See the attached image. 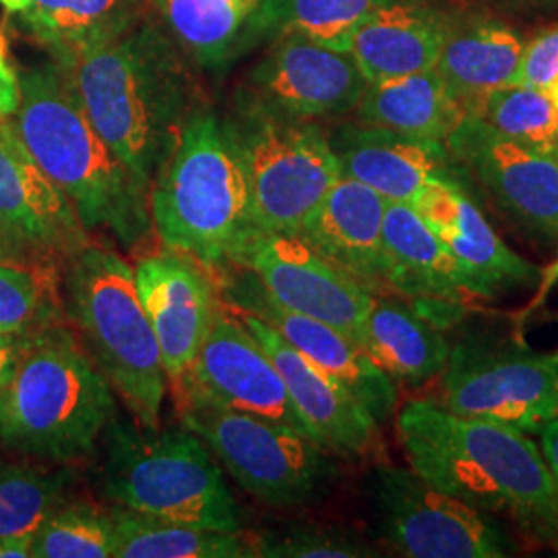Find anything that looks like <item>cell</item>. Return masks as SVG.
I'll use <instances>...</instances> for the list:
<instances>
[{"instance_id":"24","label":"cell","mask_w":558,"mask_h":558,"mask_svg":"<svg viewBox=\"0 0 558 558\" xmlns=\"http://www.w3.org/2000/svg\"><path fill=\"white\" fill-rule=\"evenodd\" d=\"M383 242L391 294L456 304L474 300L456 260L412 205L387 201Z\"/></svg>"},{"instance_id":"23","label":"cell","mask_w":558,"mask_h":558,"mask_svg":"<svg viewBox=\"0 0 558 558\" xmlns=\"http://www.w3.org/2000/svg\"><path fill=\"white\" fill-rule=\"evenodd\" d=\"M449 21L416 0H383L352 32L345 52L368 83L435 69Z\"/></svg>"},{"instance_id":"45","label":"cell","mask_w":558,"mask_h":558,"mask_svg":"<svg viewBox=\"0 0 558 558\" xmlns=\"http://www.w3.org/2000/svg\"><path fill=\"white\" fill-rule=\"evenodd\" d=\"M240 2H242L246 9H251V7H253V2H257V0H240Z\"/></svg>"},{"instance_id":"6","label":"cell","mask_w":558,"mask_h":558,"mask_svg":"<svg viewBox=\"0 0 558 558\" xmlns=\"http://www.w3.org/2000/svg\"><path fill=\"white\" fill-rule=\"evenodd\" d=\"M149 216L163 248L220 271L251 223L248 189L223 120L205 104L184 122L149 186Z\"/></svg>"},{"instance_id":"28","label":"cell","mask_w":558,"mask_h":558,"mask_svg":"<svg viewBox=\"0 0 558 558\" xmlns=\"http://www.w3.org/2000/svg\"><path fill=\"white\" fill-rule=\"evenodd\" d=\"M523 46L518 32L497 20L449 23L435 69L470 112L490 92L513 85Z\"/></svg>"},{"instance_id":"13","label":"cell","mask_w":558,"mask_h":558,"mask_svg":"<svg viewBox=\"0 0 558 558\" xmlns=\"http://www.w3.org/2000/svg\"><path fill=\"white\" fill-rule=\"evenodd\" d=\"M177 401H195L276 420L308 437L278 366L239 315L223 304L186 375L174 383Z\"/></svg>"},{"instance_id":"40","label":"cell","mask_w":558,"mask_h":558,"mask_svg":"<svg viewBox=\"0 0 558 558\" xmlns=\"http://www.w3.org/2000/svg\"><path fill=\"white\" fill-rule=\"evenodd\" d=\"M539 451L546 459V465L550 470V476L555 480V488L558 493V416L548 420L542 428H539Z\"/></svg>"},{"instance_id":"18","label":"cell","mask_w":558,"mask_h":558,"mask_svg":"<svg viewBox=\"0 0 558 558\" xmlns=\"http://www.w3.org/2000/svg\"><path fill=\"white\" fill-rule=\"evenodd\" d=\"M143 308L160 345L168 383H179L214 325L221 306L218 283L199 260L174 251L145 255L135 263Z\"/></svg>"},{"instance_id":"10","label":"cell","mask_w":558,"mask_h":558,"mask_svg":"<svg viewBox=\"0 0 558 558\" xmlns=\"http://www.w3.org/2000/svg\"><path fill=\"white\" fill-rule=\"evenodd\" d=\"M439 403L463 418L499 422L538 435L558 416V350H534L519 333H465L451 343L440 373Z\"/></svg>"},{"instance_id":"3","label":"cell","mask_w":558,"mask_h":558,"mask_svg":"<svg viewBox=\"0 0 558 558\" xmlns=\"http://www.w3.org/2000/svg\"><path fill=\"white\" fill-rule=\"evenodd\" d=\"M13 126L21 141L75 207L85 232L110 234L135 248L154 232L149 193L87 119L75 92L50 60L20 73Z\"/></svg>"},{"instance_id":"7","label":"cell","mask_w":558,"mask_h":558,"mask_svg":"<svg viewBox=\"0 0 558 558\" xmlns=\"http://www.w3.org/2000/svg\"><path fill=\"white\" fill-rule=\"evenodd\" d=\"M104 499L149 518L242 532L240 507L214 453L191 430L117 416L101 437Z\"/></svg>"},{"instance_id":"15","label":"cell","mask_w":558,"mask_h":558,"mask_svg":"<svg viewBox=\"0 0 558 558\" xmlns=\"http://www.w3.org/2000/svg\"><path fill=\"white\" fill-rule=\"evenodd\" d=\"M445 145L507 218L538 239L557 236L558 166L553 156L507 140L474 117H465Z\"/></svg>"},{"instance_id":"36","label":"cell","mask_w":558,"mask_h":558,"mask_svg":"<svg viewBox=\"0 0 558 558\" xmlns=\"http://www.w3.org/2000/svg\"><path fill=\"white\" fill-rule=\"evenodd\" d=\"M253 544L255 557L263 558H371L379 550L356 532L339 525L299 523L269 530Z\"/></svg>"},{"instance_id":"20","label":"cell","mask_w":558,"mask_h":558,"mask_svg":"<svg viewBox=\"0 0 558 558\" xmlns=\"http://www.w3.org/2000/svg\"><path fill=\"white\" fill-rule=\"evenodd\" d=\"M0 221L59 265L89 242L75 207L34 160L11 119L0 120Z\"/></svg>"},{"instance_id":"2","label":"cell","mask_w":558,"mask_h":558,"mask_svg":"<svg viewBox=\"0 0 558 558\" xmlns=\"http://www.w3.org/2000/svg\"><path fill=\"white\" fill-rule=\"evenodd\" d=\"M57 66L101 140L149 193L184 122L203 104L186 57L147 21Z\"/></svg>"},{"instance_id":"33","label":"cell","mask_w":558,"mask_h":558,"mask_svg":"<svg viewBox=\"0 0 558 558\" xmlns=\"http://www.w3.org/2000/svg\"><path fill=\"white\" fill-rule=\"evenodd\" d=\"M75 482L71 465L38 468L0 461V538L34 536L46 519L71 500Z\"/></svg>"},{"instance_id":"4","label":"cell","mask_w":558,"mask_h":558,"mask_svg":"<svg viewBox=\"0 0 558 558\" xmlns=\"http://www.w3.org/2000/svg\"><path fill=\"white\" fill-rule=\"evenodd\" d=\"M114 389L71 325L21 341L0 393V447L20 458L71 465L89 458L119 416Z\"/></svg>"},{"instance_id":"25","label":"cell","mask_w":558,"mask_h":558,"mask_svg":"<svg viewBox=\"0 0 558 558\" xmlns=\"http://www.w3.org/2000/svg\"><path fill=\"white\" fill-rule=\"evenodd\" d=\"M360 343L391 379L408 387L439 379L451 352L445 331L398 294L373 296Z\"/></svg>"},{"instance_id":"37","label":"cell","mask_w":558,"mask_h":558,"mask_svg":"<svg viewBox=\"0 0 558 558\" xmlns=\"http://www.w3.org/2000/svg\"><path fill=\"white\" fill-rule=\"evenodd\" d=\"M513 85L538 89L558 106V23L523 46Z\"/></svg>"},{"instance_id":"34","label":"cell","mask_w":558,"mask_h":558,"mask_svg":"<svg viewBox=\"0 0 558 558\" xmlns=\"http://www.w3.org/2000/svg\"><path fill=\"white\" fill-rule=\"evenodd\" d=\"M507 140L553 156L558 145V106L546 94L523 85L490 92L468 112Z\"/></svg>"},{"instance_id":"35","label":"cell","mask_w":558,"mask_h":558,"mask_svg":"<svg viewBox=\"0 0 558 558\" xmlns=\"http://www.w3.org/2000/svg\"><path fill=\"white\" fill-rule=\"evenodd\" d=\"M117 557V527L110 509L69 500L40 525L32 558Z\"/></svg>"},{"instance_id":"29","label":"cell","mask_w":558,"mask_h":558,"mask_svg":"<svg viewBox=\"0 0 558 558\" xmlns=\"http://www.w3.org/2000/svg\"><path fill=\"white\" fill-rule=\"evenodd\" d=\"M383 0H257L242 27V52L259 41L302 34L345 50L352 32Z\"/></svg>"},{"instance_id":"22","label":"cell","mask_w":558,"mask_h":558,"mask_svg":"<svg viewBox=\"0 0 558 558\" xmlns=\"http://www.w3.org/2000/svg\"><path fill=\"white\" fill-rule=\"evenodd\" d=\"M385 207L387 199L379 193L339 177L296 234L371 294H391L383 242Z\"/></svg>"},{"instance_id":"39","label":"cell","mask_w":558,"mask_h":558,"mask_svg":"<svg viewBox=\"0 0 558 558\" xmlns=\"http://www.w3.org/2000/svg\"><path fill=\"white\" fill-rule=\"evenodd\" d=\"M0 259L50 260L36 253L25 240L17 236L9 226L0 221ZM54 263V260H52Z\"/></svg>"},{"instance_id":"47","label":"cell","mask_w":558,"mask_h":558,"mask_svg":"<svg viewBox=\"0 0 558 558\" xmlns=\"http://www.w3.org/2000/svg\"><path fill=\"white\" fill-rule=\"evenodd\" d=\"M236 2H240V0H236ZM240 4H242V2H240ZM242 7H244V4H242Z\"/></svg>"},{"instance_id":"42","label":"cell","mask_w":558,"mask_h":558,"mask_svg":"<svg viewBox=\"0 0 558 558\" xmlns=\"http://www.w3.org/2000/svg\"><path fill=\"white\" fill-rule=\"evenodd\" d=\"M21 341H23V338L0 336V393H2L7 380L15 368V362L20 356Z\"/></svg>"},{"instance_id":"5","label":"cell","mask_w":558,"mask_h":558,"mask_svg":"<svg viewBox=\"0 0 558 558\" xmlns=\"http://www.w3.org/2000/svg\"><path fill=\"white\" fill-rule=\"evenodd\" d=\"M60 269L64 313L83 348L133 418L158 428L168 377L135 267L114 248L89 240Z\"/></svg>"},{"instance_id":"8","label":"cell","mask_w":558,"mask_h":558,"mask_svg":"<svg viewBox=\"0 0 558 558\" xmlns=\"http://www.w3.org/2000/svg\"><path fill=\"white\" fill-rule=\"evenodd\" d=\"M221 120L242 163L251 223L296 234L341 177L329 135L244 94Z\"/></svg>"},{"instance_id":"12","label":"cell","mask_w":558,"mask_h":558,"mask_svg":"<svg viewBox=\"0 0 558 558\" xmlns=\"http://www.w3.org/2000/svg\"><path fill=\"white\" fill-rule=\"evenodd\" d=\"M228 265L248 271L265 296L281 308L323 320L362 341L375 294L323 259L299 234L248 226L234 244Z\"/></svg>"},{"instance_id":"9","label":"cell","mask_w":558,"mask_h":558,"mask_svg":"<svg viewBox=\"0 0 558 558\" xmlns=\"http://www.w3.org/2000/svg\"><path fill=\"white\" fill-rule=\"evenodd\" d=\"M177 405L180 424L253 499L274 509H304L333 493L339 474L331 453L296 428L207 403Z\"/></svg>"},{"instance_id":"1","label":"cell","mask_w":558,"mask_h":558,"mask_svg":"<svg viewBox=\"0 0 558 558\" xmlns=\"http://www.w3.org/2000/svg\"><path fill=\"white\" fill-rule=\"evenodd\" d=\"M410 470L527 542L558 553V493L536 440L513 426L463 418L439 401L412 399L396 416Z\"/></svg>"},{"instance_id":"19","label":"cell","mask_w":558,"mask_h":558,"mask_svg":"<svg viewBox=\"0 0 558 558\" xmlns=\"http://www.w3.org/2000/svg\"><path fill=\"white\" fill-rule=\"evenodd\" d=\"M232 311L248 327V331L259 339L269 359L278 366L288 396L300 420L304 422L308 437L327 453L339 458L375 456L379 449L380 426L359 401L333 380L327 379L296 348L281 338L271 325L251 313L236 308Z\"/></svg>"},{"instance_id":"11","label":"cell","mask_w":558,"mask_h":558,"mask_svg":"<svg viewBox=\"0 0 558 558\" xmlns=\"http://www.w3.org/2000/svg\"><path fill=\"white\" fill-rule=\"evenodd\" d=\"M364 493L379 538L408 558H507L515 542L499 519L456 499L416 472L377 463Z\"/></svg>"},{"instance_id":"26","label":"cell","mask_w":558,"mask_h":558,"mask_svg":"<svg viewBox=\"0 0 558 558\" xmlns=\"http://www.w3.org/2000/svg\"><path fill=\"white\" fill-rule=\"evenodd\" d=\"M149 0H29L20 11L23 32L66 64L131 32Z\"/></svg>"},{"instance_id":"16","label":"cell","mask_w":558,"mask_h":558,"mask_svg":"<svg viewBox=\"0 0 558 558\" xmlns=\"http://www.w3.org/2000/svg\"><path fill=\"white\" fill-rule=\"evenodd\" d=\"M226 286L230 288L228 306L271 325L327 379L356 399L379 426L393 418L398 410V383L366 354L359 341L323 320L281 308L265 296L255 278L244 283L239 278L226 279Z\"/></svg>"},{"instance_id":"14","label":"cell","mask_w":558,"mask_h":558,"mask_svg":"<svg viewBox=\"0 0 558 558\" xmlns=\"http://www.w3.org/2000/svg\"><path fill=\"white\" fill-rule=\"evenodd\" d=\"M368 81L350 52L302 34L271 40L240 94L294 119L343 117L356 110Z\"/></svg>"},{"instance_id":"44","label":"cell","mask_w":558,"mask_h":558,"mask_svg":"<svg viewBox=\"0 0 558 558\" xmlns=\"http://www.w3.org/2000/svg\"><path fill=\"white\" fill-rule=\"evenodd\" d=\"M29 0H0V7H4L7 11H11V13H20L25 9V4H27Z\"/></svg>"},{"instance_id":"41","label":"cell","mask_w":558,"mask_h":558,"mask_svg":"<svg viewBox=\"0 0 558 558\" xmlns=\"http://www.w3.org/2000/svg\"><path fill=\"white\" fill-rule=\"evenodd\" d=\"M558 283V257L553 260L548 267H544V271H542V276H539L538 286H536V296L532 299L530 302V306L527 308H523L521 311V315H519V329L523 327V323H525V317H530L534 311H538L539 306L546 302L548 299V294L555 290V286Z\"/></svg>"},{"instance_id":"21","label":"cell","mask_w":558,"mask_h":558,"mask_svg":"<svg viewBox=\"0 0 558 558\" xmlns=\"http://www.w3.org/2000/svg\"><path fill=\"white\" fill-rule=\"evenodd\" d=\"M339 172L383 199L412 203L433 180H458V161L440 141L420 140L371 124H343L329 135Z\"/></svg>"},{"instance_id":"46","label":"cell","mask_w":558,"mask_h":558,"mask_svg":"<svg viewBox=\"0 0 558 558\" xmlns=\"http://www.w3.org/2000/svg\"><path fill=\"white\" fill-rule=\"evenodd\" d=\"M553 158H555V161H557V166H558V145H557V149H555V154H553Z\"/></svg>"},{"instance_id":"38","label":"cell","mask_w":558,"mask_h":558,"mask_svg":"<svg viewBox=\"0 0 558 558\" xmlns=\"http://www.w3.org/2000/svg\"><path fill=\"white\" fill-rule=\"evenodd\" d=\"M20 101V73L9 59L7 41L0 36V120L13 119Z\"/></svg>"},{"instance_id":"17","label":"cell","mask_w":558,"mask_h":558,"mask_svg":"<svg viewBox=\"0 0 558 558\" xmlns=\"http://www.w3.org/2000/svg\"><path fill=\"white\" fill-rule=\"evenodd\" d=\"M456 260L472 299L538 286L542 267L509 248L458 180H433L410 203Z\"/></svg>"},{"instance_id":"43","label":"cell","mask_w":558,"mask_h":558,"mask_svg":"<svg viewBox=\"0 0 558 558\" xmlns=\"http://www.w3.org/2000/svg\"><path fill=\"white\" fill-rule=\"evenodd\" d=\"M34 536H2L0 558H32Z\"/></svg>"},{"instance_id":"27","label":"cell","mask_w":558,"mask_h":558,"mask_svg":"<svg viewBox=\"0 0 558 558\" xmlns=\"http://www.w3.org/2000/svg\"><path fill=\"white\" fill-rule=\"evenodd\" d=\"M356 112L362 124L440 143H447L468 117L437 69L368 83Z\"/></svg>"},{"instance_id":"32","label":"cell","mask_w":558,"mask_h":558,"mask_svg":"<svg viewBox=\"0 0 558 558\" xmlns=\"http://www.w3.org/2000/svg\"><path fill=\"white\" fill-rule=\"evenodd\" d=\"M59 263L0 259V336L27 338L66 319Z\"/></svg>"},{"instance_id":"30","label":"cell","mask_w":558,"mask_h":558,"mask_svg":"<svg viewBox=\"0 0 558 558\" xmlns=\"http://www.w3.org/2000/svg\"><path fill=\"white\" fill-rule=\"evenodd\" d=\"M161 25L186 60L223 71L242 52L248 9L236 0H151Z\"/></svg>"},{"instance_id":"31","label":"cell","mask_w":558,"mask_h":558,"mask_svg":"<svg viewBox=\"0 0 558 558\" xmlns=\"http://www.w3.org/2000/svg\"><path fill=\"white\" fill-rule=\"evenodd\" d=\"M117 527L114 558H253L242 532H218L110 507Z\"/></svg>"}]
</instances>
